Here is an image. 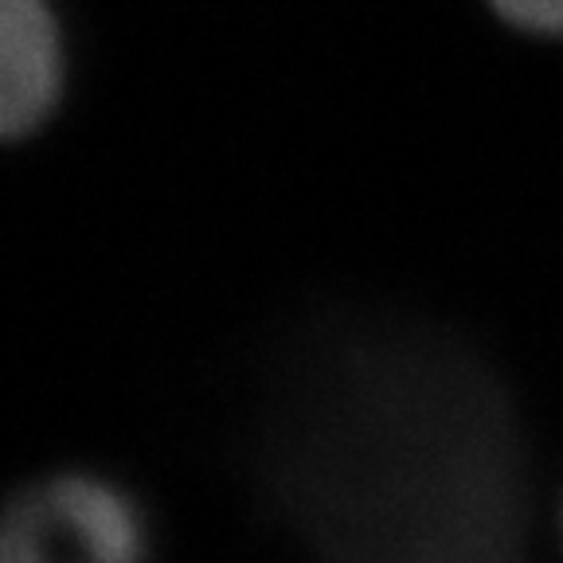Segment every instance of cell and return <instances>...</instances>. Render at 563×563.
Segmentation results:
<instances>
[{
	"instance_id": "obj_3",
	"label": "cell",
	"mask_w": 563,
	"mask_h": 563,
	"mask_svg": "<svg viewBox=\"0 0 563 563\" xmlns=\"http://www.w3.org/2000/svg\"><path fill=\"white\" fill-rule=\"evenodd\" d=\"M70 44L55 0H0V130L35 137L67 98Z\"/></svg>"
},
{
	"instance_id": "obj_2",
	"label": "cell",
	"mask_w": 563,
	"mask_h": 563,
	"mask_svg": "<svg viewBox=\"0 0 563 563\" xmlns=\"http://www.w3.org/2000/svg\"><path fill=\"white\" fill-rule=\"evenodd\" d=\"M0 563H150V525L114 477L55 470L12 493Z\"/></svg>"
},
{
	"instance_id": "obj_1",
	"label": "cell",
	"mask_w": 563,
	"mask_h": 563,
	"mask_svg": "<svg viewBox=\"0 0 563 563\" xmlns=\"http://www.w3.org/2000/svg\"><path fill=\"white\" fill-rule=\"evenodd\" d=\"M251 462L309 563H528L517 404L474 344L431 321L317 317L282 349Z\"/></svg>"
},
{
	"instance_id": "obj_5",
	"label": "cell",
	"mask_w": 563,
	"mask_h": 563,
	"mask_svg": "<svg viewBox=\"0 0 563 563\" xmlns=\"http://www.w3.org/2000/svg\"><path fill=\"white\" fill-rule=\"evenodd\" d=\"M560 537H563V532H560Z\"/></svg>"
},
{
	"instance_id": "obj_4",
	"label": "cell",
	"mask_w": 563,
	"mask_h": 563,
	"mask_svg": "<svg viewBox=\"0 0 563 563\" xmlns=\"http://www.w3.org/2000/svg\"><path fill=\"white\" fill-rule=\"evenodd\" d=\"M501 24L537 40H563V0H485Z\"/></svg>"
}]
</instances>
